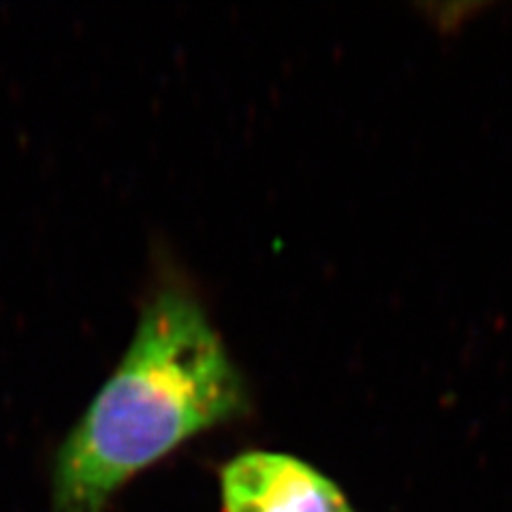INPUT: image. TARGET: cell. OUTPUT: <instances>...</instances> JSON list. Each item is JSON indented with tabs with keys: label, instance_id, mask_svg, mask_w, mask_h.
I'll return each instance as SVG.
<instances>
[{
	"label": "cell",
	"instance_id": "1",
	"mask_svg": "<svg viewBox=\"0 0 512 512\" xmlns=\"http://www.w3.org/2000/svg\"><path fill=\"white\" fill-rule=\"evenodd\" d=\"M248 406L246 382L197 297L160 288L118 367L58 446L52 512H103L135 474Z\"/></svg>",
	"mask_w": 512,
	"mask_h": 512
},
{
	"label": "cell",
	"instance_id": "2",
	"mask_svg": "<svg viewBox=\"0 0 512 512\" xmlns=\"http://www.w3.org/2000/svg\"><path fill=\"white\" fill-rule=\"evenodd\" d=\"M224 512H355L344 491L308 461L246 451L220 470Z\"/></svg>",
	"mask_w": 512,
	"mask_h": 512
}]
</instances>
